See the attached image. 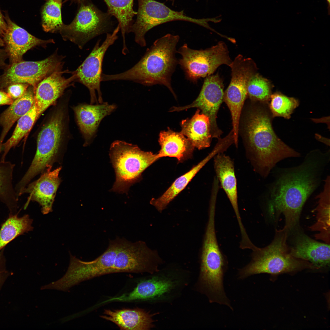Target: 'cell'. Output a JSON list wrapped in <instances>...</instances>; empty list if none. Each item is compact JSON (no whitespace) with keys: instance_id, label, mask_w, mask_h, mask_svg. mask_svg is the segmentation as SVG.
<instances>
[{"instance_id":"5","label":"cell","mask_w":330,"mask_h":330,"mask_svg":"<svg viewBox=\"0 0 330 330\" xmlns=\"http://www.w3.org/2000/svg\"><path fill=\"white\" fill-rule=\"evenodd\" d=\"M288 230L276 229L274 239L267 246L256 247L249 263L238 271V278L244 279L262 273L277 274L305 269H315L310 262L296 258L290 254L287 240Z\"/></svg>"},{"instance_id":"27","label":"cell","mask_w":330,"mask_h":330,"mask_svg":"<svg viewBox=\"0 0 330 330\" xmlns=\"http://www.w3.org/2000/svg\"><path fill=\"white\" fill-rule=\"evenodd\" d=\"M324 181L322 190L315 197L318 200L317 205L312 211L316 213V221L309 228L311 231L317 232L315 235L316 239L330 244V176L327 175Z\"/></svg>"},{"instance_id":"9","label":"cell","mask_w":330,"mask_h":330,"mask_svg":"<svg viewBox=\"0 0 330 330\" xmlns=\"http://www.w3.org/2000/svg\"><path fill=\"white\" fill-rule=\"evenodd\" d=\"M138 8L136 21L131 27L130 32L134 34L135 42L141 47L146 45L145 35L147 32L158 25L175 20L187 21L196 24L211 31L213 28L208 23L214 22L213 18L196 19L184 14V11L173 10L164 3L155 0H138Z\"/></svg>"},{"instance_id":"8","label":"cell","mask_w":330,"mask_h":330,"mask_svg":"<svg viewBox=\"0 0 330 330\" xmlns=\"http://www.w3.org/2000/svg\"><path fill=\"white\" fill-rule=\"evenodd\" d=\"M177 53L181 56L178 64L186 79L194 83L212 75L222 65L229 67L233 61L226 45L222 41L211 47L199 50L191 49L185 43L177 50Z\"/></svg>"},{"instance_id":"30","label":"cell","mask_w":330,"mask_h":330,"mask_svg":"<svg viewBox=\"0 0 330 330\" xmlns=\"http://www.w3.org/2000/svg\"><path fill=\"white\" fill-rule=\"evenodd\" d=\"M15 166L9 161H0V201L12 214L17 210L19 198L13 184Z\"/></svg>"},{"instance_id":"16","label":"cell","mask_w":330,"mask_h":330,"mask_svg":"<svg viewBox=\"0 0 330 330\" xmlns=\"http://www.w3.org/2000/svg\"><path fill=\"white\" fill-rule=\"evenodd\" d=\"M4 16L7 28L3 41L12 63L21 61L23 55L33 47H44L48 44L54 43L53 39L43 40L32 35L12 21L7 13Z\"/></svg>"},{"instance_id":"11","label":"cell","mask_w":330,"mask_h":330,"mask_svg":"<svg viewBox=\"0 0 330 330\" xmlns=\"http://www.w3.org/2000/svg\"><path fill=\"white\" fill-rule=\"evenodd\" d=\"M63 57L56 53L40 61L12 63L0 76V89L16 83L28 84L35 89L44 78L62 70Z\"/></svg>"},{"instance_id":"45","label":"cell","mask_w":330,"mask_h":330,"mask_svg":"<svg viewBox=\"0 0 330 330\" xmlns=\"http://www.w3.org/2000/svg\"><path fill=\"white\" fill-rule=\"evenodd\" d=\"M174 0H166V1H172V2H173V3H174Z\"/></svg>"},{"instance_id":"36","label":"cell","mask_w":330,"mask_h":330,"mask_svg":"<svg viewBox=\"0 0 330 330\" xmlns=\"http://www.w3.org/2000/svg\"><path fill=\"white\" fill-rule=\"evenodd\" d=\"M29 86L24 83L12 84L7 87L6 93L14 101L22 97L26 91Z\"/></svg>"},{"instance_id":"7","label":"cell","mask_w":330,"mask_h":330,"mask_svg":"<svg viewBox=\"0 0 330 330\" xmlns=\"http://www.w3.org/2000/svg\"><path fill=\"white\" fill-rule=\"evenodd\" d=\"M215 212V206L210 205L201 256L200 280L206 292L218 296L225 292L223 282L226 263L216 237Z\"/></svg>"},{"instance_id":"12","label":"cell","mask_w":330,"mask_h":330,"mask_svg":"<svg viewBox=\"0 0 330 330\" xmlns=\"http://www.w3.org/2000/svg\"><path fill=\"white\" fill-rule=\"evenodd\" d=\"M119 26L112 33H107L105 39L101 44L98 40L91 52L82 64L74 72L76 80L89 89L90 104L103 102L101 90L102 62L105 54L109 47L117 39Z\"/></svg>"},{"instance_id":"44","label":"cell","mask_w":330,"mask_h":330,"mask_svg":"<svg viewBox=\"0 0 330 330\" xmlns=\"http://www.w3.org/2000/svg\"><path fill=\"white\" fill-rule=\"evenodd\" d=\"M2 151V145H0V153H1Z\"/></svg>"},{"instance_id":"39","label":"cell","mask_w":330,"mask_h":330,"mask_svg":"<svg viewBox=\"0 0 330 330\" xmlns=\"http://www.w3.org/2000/svg\"><path fill=\"white\" fill-rule=\"evenodd\" d=\"M7 28V24L0 10V35L3 36Z\"/></svg>"},{"instance_id":"29","label":"cell","mask_w":330,"mask_h":330,"mask_svg":"<svg viewBox=\"0 0 330 330\" xmlns=\"http://www.w3.org/2000/svg\"><path fill=\"white\" fill-rule=\"evenodd\" d=\"M108 8V13L117 19L123 38V52L127 51L125 35L130 32L133 23V17L137 12L133 9L134 0H104Z\"/></svg>"},{"instance_id":"24","label":"cell","mask_w":330,"mask_h":330,"mask_svg":"<svg viewBox=\"0 0 330 330\" xmlns=\"http://www.w3.org/2000/svg\"><path fill=\"white\" fill-rule=\"evenodd\" d=\"M224 151L222 145L217 143L212 150L205 158L190 170L177 178L162 196L157 199L152 198L150 204L161 213L210 160L218 153L223 152Z\"/></svg>"},{"instance_id":"34","label":"cell","mask_w":330,"mask_h":330,"mask_svg":"<svg viewBox=\"0 0 330 330\" xmlns=\"http://www.w3.org/2000/svg\"><path fill=\"white\" fill-rule=\"evenodd\" d=\"M272 88V85L269 80L257 73L248 83L247 98L251 101L268 104Z\"/></svg>"},{"instance_id":"14","label":"cell","mask_w":330,"mask_h":330,"mask_svg":"<svg viewBox=\"0 0 330 330\" xmlns=\"http://www.w3.org/2000/svg\"><path fill=\"white\" fill-rule=\"evenodd\" d=\"M224 85L222 79L218 73L205 78L200 92L197 98L191 104L181 107L174 106L170 112H179L196 108L209 118L212 138L219 139L223 132L217 123V115L223 101Z\"/></svg>"},{"instance_id":"10","label":"cell","mask_w":330,"mask_h":330,"mask_svg":"<svg viewBox=\"0 0 330 330\" xmlns=\"http://www.w3.org/2000/svg\"><path fill=\"white\" fill-rule=\"evenodd\" d=\"M76 15L69 24H64L59 32L63 39L77 44L80 49L94 38L111 29L110 15L103 13L85 0L79 4Z\"/></svg>"},{"instance_id":"28","label":"cell","mask_w":330,"mask_h":330,"mask_svg":"<svg viewBox=\"0 0 330 330\" xmlns=\"http://www.w3.org/2000/svg\"><path fill=\"white\" fill-rule=\"evenodd\" d=\"M35 103L34 89L28 88L21 97L14 100L10 106L0 115V126L2 130L0 145L14 123L26 114Z\"/></svg>"},{"instance_id":"38","label":"cell","mask_w":330,"mask_h":330,"mask_svg":"<svg viewBox=\"0 0 330 330\" xmlns=\"http://www.w3.org/2000/svg\"><path fill=\"white\" fill-rule=\"evenodd\" d=\"M13 101L7 93L0 90V106L10 105Z\"/></svg>"},{"instance_id":"3","label":"cell","mask_w":330,"mask_h":330,"mask_svg":"<svg viewBox=\"0 0 330 330\" xmlns=\"http://www.w3.org/2000/svg\"><path fill=\"white\" fill-rule=\"evenodd\" d=\"M179 39L178 35L169 33L158 38L132 68L117 74L103 73L101 81L125 80L146 86L163 85L176 97L172 86L171 79L178 64L176 54Z\"/></svg>"},{"instance_id":"19","label":"cell","mask_w":330,"mask_h":330,"mask_svg":"<svg viewBox=\"0 0 330 330\" xmlns=\"http://www.w3.org/2000/svg\"><path fill=\"white\" fill-rule=\"evenodd\" d=\"M64 72L61 70L53 72L40 82L34 89L37 119L49 107L56 103L65 90L76 80L74 72L68 78L63 76Z\"/></svg>"},{"instance_id":"15","label":"cell","mask_w":330,"mask_h":330,"mask_svg":"<svg viewBox=\"0 0 330 330\" xmlns=\"http://www.w3.org/2000/svg\"><path fill=\"white\" fill-rule=\"evenodd\" d=\"M118 251L115 245L110 244L102 254L90 262L82 261L71 255L69 267L63 277L64 281L72 287L84 280L111 274Z\"/></svg>"},{"instance_id":"42","label":"cell","mask_w":330,"mask_h":330,"mask_svg":"<svg viewBox=\"0 0 330 330\" xmlns=\"http://www.w3.org/2000/svg\"><path fill=\"white\" fill-rule=\"evenodd\" d=\"M327 4H328V14L329 15L330 13V0H326Z\"/></svg>"},{"instance_id":"26","label":"cell","mask_w":330,"mask_h":330,"mask_svg":"<svg viewBox=\"0 0 330 330\" xmlns=\"http://www.w3.org/2000/svg\"><path fill=\"white\" fill-rule=\"evenodd\" d=\"M200 112L197 109L191 118L182 121L180 132L199 150L209 147L212 138L209 118Z\"/></svg>"},{"instance_id":"1","label":"cell","mask_w":330,"mask_h":330,"mask_svg":"<svg viewBox=\"0 0 330 330\" xmlns=\"http://www.w3.org/2000/svg\"><path fill=\"white\" fill-rule=\"evenodd\" d=\"M330 160L329 151L315 149L308 153L297 166L277 168L266 195L271 218L276 221L283 215L284 227L289 231L295 228L304 204L320 185Z\"/></svg>"},{"instance_id":"18","label":"cell","mask_w":330,"mask_h":330,"mask_svg":"<svg viewBox=\"0 0 330 330\" xmlns=\"http://www.w3.org/2000/svg\"><path fill=\"white\" fill-rule=\"evenodd\" d=\"M116 108L115 104L106 102L82 104L73 108L77 124L84 140V146L91 143L96 137L101 121Z\"/></svg>"},{"instance_id":"32","label":"cell","mask_w":330,"mask_h":330,"mask_svg":"<svg viewBox=\"0 0 330 330\" xmlns=\"http://www.w3.org/2000/svg\"><path fill=\"white\" fill-rule=\"evenodd\" d=\"M37 119V112L35 103L31 109L18 120L10 138L6 142L2 144V151L3 152L0 161H5L6 156L9 151L16 146L29 132Z\"/></svg>"},{"instance_id":"40","label":"cell","mask_w":330,"mask_h":330,"mask_svg":"<svg viewBox=\"0 0 330 330\" xmlns=\"http://www.w3.org/2000/svg\"><path fill=\"white\" fill-rule=\"evenodd\" d=\"M5 59V52L2 50L0 49V67L4 64Z\"/></svg>"},{"instance_id":"25","label":"cell","mask_w":330,"mask_h":330,"mask_svg":"<svg viewBox=\"0 0 330 330\" xmlns=\"http://www.w3.org/2000/svg\"><path fill=\"white\" fill-rule=\"evenodd\" d=\"M159 142L161 148L157 156L161 157H174L182 163L193 156L195 147L180 132H175L169 128L161 132Z\"/></svg>"},{"instance_id":"20","label":"cell","mask_w":330,"mask_h":330,"mask_svg":"<svg viewBox=\"0 0 330 330\" xmlns=\"http://www.w3.org/2000/svg\"><path fill=\"white\" fill-rule=\"evenodd\" d=\"M330 248V244L320 242L299 232L290 251L293 257L307 261L318 269L329 266Z\"/></svg>"},{"instance_id":"22","label":"cell","mask_w":330,"mask_h":330,"mask_svg":"<svg viewBox=\"0 0 330 330\" xmlns=\"http://www.w3.org/2000/svg\"><path fill=\"white\" fill-rule=\"evenodd\" d=\"M175 283L164 277H154L140 281L130 292L116 296L105 301L128 302L154 299L169 292Z\"/></svg>"},{"instance_id":"6","label":"cell","mask_w":330,"mask_h":330,"mask_svg":"<svg viewBox=\"0 0 330 330\" xmlns=\"http://www.w3.org/2000/svg\"><path fill=\"white\" fill-rule=\"evenodd\" d=\"M109 156L116 174L110 191L127 194L131 186L141 180L144 170L159 159L156 154L120 140L111 144Z\"/></svg>"},{"instance_id":"2","label":"cell","mask_w":330,"mask_h":330,"mask_svg":"<svg viewBox=\"0 0 330 330\" xmlns=\"http://www.w3.org/2000/svg\"><path fill=\"white\" fill-rule=\"evenodd\" d=\"M272 118L268 104L249 100L244 105L239 124L238 134L247 156L255 171L264 178L279 162L301 155L277 136Z\"/></svg>"},{"instance_id":"17","label":"cell","mask_w":330,"mask_h":330,"mask_svg":"<svg viewBox=\"0 0 330 330\" xmlns=\"http://www.w3.org/2000/svg\"><path fill=\"white\" fill-rule=\"evenodd\" d=\"M61 169L60 167L52 171H46L38 179L26 186L20 194V196L24 193L29 194L25 208L31 201H33L41 205L43 214L52 211L56 192L61 182L59 175Z\"/></svg>"},{"instance_id":"43","label":"cell","mask_w":330,"mask_h":330,"mask_svg":"<svg viewBox=\"0 0 330 330\" xmlns=\"http://www.w3.org/2000/svg\"><path fill=\"white\" fill-rule=\"evenodd\" d=\"M4 45V41L0 37V46H3Z\"/></svg>"},{"instance_id":"41","label":"cell","mask_w":330,"mask_h":330,"mask_svg":"<svg viewBox=\"0 0 330 330\" xmlns=\"http://www.w3.org/2000/svg\"><path fill=\"white\" fill-rule=\"evenodd\" d=\"M85 0H65L64 2H65L67 1H70L72 2H75L78 3V4L81 3V2L84 1Z\"/></svg>"},{"instance_id":"13","label":"cell","mask_w":330,"mask_h":330,"mask_svg":"<svg viewBox=\"0 0 330 330\" xmlns=\"http://www.w3.org/2000/svg\"><path fill=\"white\" fill-rule=\"evenodd\" d=\"M159 260L156 251L150 249L144 242H132L123 238L111 273H152L156 269V261Z\"/></svg>"},{"instance_id":"35","label":"cell","mask_w":330,"mask_h":330,"mask_svg":"<svg viewBox=\"0 0 330 330\" xmlns=\"http://www.w3.org/2000/svg\"><path fill=\"white\" fill-rule=\"evenodd\" d=\"M268 107L273 118L282 117L286 119L291 117L294 110L299 105V101L279 92L272 94Z\"/></svg>"},{"instance_id":"23","label":"cell","mask_w":330,"mask_h":330,"mask_svg":"<svg viewBox=\"0 0 330 330\" xmlns=\"http://www.w3.org/2000/svg\"><path fill=\"white\" fill-rule=\"evenodd\" d=\"M152 315L136 308L111 310L105 309L100 317L117 325L121 330H149L153 327Z\"/></svg>"},{"instance_id":"37","label":"cell","mask_w":330,"mask_h":330,"mask_svg":"<svg viewBox=\"0 0 330 330\" xmlns=\"http://www.w3.org/2000/svg\"><path fill=\"white\" fill-rule=\"evenodd\" d=\"M2 252L1 251L0 254V291L9 275L6 269L5 259Z\"/></svg>"},{"instance_id":"33","label":"cell","mask_w":330,"mask_h":330,"mask_svg":"<svg viewBox=\"0 0 330 330\" xmlns=\"http://www.w3.org/2000/svg\"><path fill=\"white\" fill-rule=\"evenodd\" d=\"M46 0L41 11L43 29L46 32H59L64 24L61 16L62 0Z\"/></svg>"},{"instance_id":"31","label":"cell","mask_w":330,"mask_h":330,"mask_svg":"<svg viewBox=\"0 0 330 330\" xmlns=\"http://www.w3.org/2000/svg\"><path fill=\"white\" fill-rule=\"evenodd\" d=\"M32 223L28 215L21 217L10 215L0 229V251L19 236L32 230Z\"/></svg>"},{"instance_id":"4","label":"cell","mask_w":330,"mask_h":330,"mask_svg":"<svg viewBox=\"0 0 330 330\" xmlns=\"http://www.w3.org/2000/svg\"><path fill=\"white\" fill-rule=\"evenodd\" d=\"M68 98L60 100L51 110L39 129L36 153L30 166L19 181L24 187L38 174L51 170L69 138Z\"/></svg>"},{"instance_id":"21","label":"cell","mask_w":330,"mask_h":330,"mask_svg":"<svg viewBox=\"0 0 330 330\" xmlns=\"http://www.w3.org/2000/svg\"><path fill=\"white\" fill-rule=\"evenodd\" d=\"M214 167L216 177L226 194L237 218L240 230L245 228L241 221L238 204L237 182L234 163L230 158L223 153L214 157Z\"/></svg>"}]
</instances>
